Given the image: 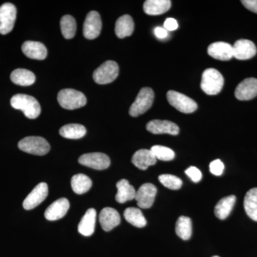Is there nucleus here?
Listing matches in <instances>:
<instances>
[{
  "label": "nucleus",
  "mask_w": 257,
  "mask_h": 257,
  "mask_svg": "<svg viewBox=\"0 0 257 257\" xmlns=\"http://www.w3.org/2000/svg\"><path fill=\"white\" fill-rule=\"evenodd\" d=\"M235 202H236V197L234 195L222 198L214 208V214L216 217L221 220L226 219L232 211Z\"/></svg>",
  "instance_id": "obj_25"
},
{
  "label": "nucleus",
  "mask_w": 257,
  "mask_h": 257,
  "mask_svg": "<svg viewBox=\"0 0 257 257\" xmlns=\"http://www.w3.org/2000/svg\"><path fill=\"white\" fill-rule=\"evenodd\" d=\"M157 192V187L150 183L144 184L136 192L135 199L142 209H150L153 205Z\"/></svg>",
  "instance_id": "obj_12"
},
{
  "label": "nucleus",
  "mask_w": 257,
  "mask_h": 257,
  "mask_svg": "<svg viewBox=\"0 0 257 257\" xmlns=\"http://www.w3.org/2000/svg\"><path fill=\"white\" fill-rule=\"evenodd\" d=\"M119 71V66L116 62L106 61L94 71L93 79L99 84H109L118 77Z\"/></svg>",
  "instance_id": "obj_6"
},
{
  "label": "nucleus",
  "mask_w": 257,
  "mask_h": 257,
  "mask_svg": "<svg viewBox=\"0 0 257 257\" xmlns=\"http://www.w3.org/2000/svg\"><path fill=\"white\" fill-rule=\"evenodd\" d=\"M87 133L86 128L82 124H69L64 125L60 130L61 136L70 140H79Z\"/></svg>",
  "instance_id": "obj_29"
},
{
  "label": "nucleus",
  "mask_w": 257,
  "mask_h": 257,
  "mask_svg": "<svg viewBox=\"0 0 257 257\" xmlns=\"http://www.w3.org/2000/svg\"><path fill=\"white\" fill-rule=\"evenodd\" d=\"M61 31L64 38L72 39L76 34L77 23L73 17L71 15H64L60 20Z\"/></svg>",
  "instance_id": "obj_32"
},
{
  "label": "nucleus",
  "mask_w": 257,
  "mask_h": 257,
  "mask_svg": "<svg viewBox=\"0 0 257 257\" xmlns=\"http://www.w3.org/2000/svg\"><path fill=\"white\" fill-rule=\"evenodd\" d=\"M164 27L167 32L175 31V30L178 29V23L177 20L174 18H167L165 20V24H164Z\"/></svg>",
  "instance_id": "obj_37"
},
{
  "label": "nucleus",
  "mask_w": 257,
  "mask_h": 257,
  "mask_svg": "<svg viewBox=\"0 0 257 257\" xmlns=\"http://www.w3.org/2000/svg\"><path fill=\"white\" fill-rule=\"evenodd\" d=\"M155 34L157 38L165 39L168 35V32L163 28H156L155 29Z\"/></svg>",
  "instance_id": "obj_39"
},
{
  "label": "nucleus",
  "mask_w": 257,
  "mask_h": 257,
  "mask_svg": "<svg viewBox=\"0 0 257 257\" xmlns=\"http://www.w3.org/2000/svg\"><path fill=\"white\" fill-rule=\"evenodd\" d=\"M171 5L170 0H147L144 4L143 9L147 15H160L168 11Z\"/></svg>",
  "instance_id": "obj_24"
},
{
  "label": "nucleus",
  "mask_w": 257,
  "mask_h": 257,
  "mask_svg": "<svg viewBox=\"0 0 257 257\" xmlns=\"http://www.w3.org/2000/svg\"><path fill=\"white\" fill-rule=\"evenodd\" d=\"M17 18V9L12 3L0 7V34L7 35L13 30Z\"/></svg>",
  "instance_id": "obj_8"
},
{
  "label": "nucleus",
  "mask_w": 257,
  "mask_h": 257,
  "mask_svg": "<svg viewBox=\"0 0 257 257\" xmlns=\"http://www.w3.org/2000/svg\"><path fill=\"white\" fill-rule=\"evenodd\" d=\"M99 220L102 229L104 231H109L120 224L121 218L119 212L116 209L106 207L101 211Z\"/></svg>",
  "instance_id": "obj_18"
},
{
  "label": "nucleus",
  "mask_w": 257,
  "mask_h": 257,
  "mask_svg": "<svg viewBox=\"0 0 257 257\" xmlns=\"http://www.w3.org/2000/svg\"><path fill=\"white\" fill-rule=\"evenodd\" d=\"M176 233L181 239L188 240L192 234V223L190 218L182 216L176 223Z\"/></svg>",
  "instance_id": "obj_31"
},
{
  "label": "nucleus",
  "mask_w": 257,
  "mask_h": 257,
  "mask_svg": "<svg viewBox=\"0 0 257 257\" xmlns=\"http://www.w3.org/2000/svg\"><path fill=\"white\" fill-rule=\"evenodd\" d=\"M154 99L155 93L151 88H143L139 92L135 102L130 106V114L134 117L143 114L151 108Z\"/></svg>",
  "instance_id": "obj_5"
},
{
  "label": "nucleus",
  "mask_w": 257,
  "mask_h": 257,
  "mask_svg": "<svg viewBox=\"0 0 257 257\" xmlns=\"http://www.w3.org/2000/svg\"><path fill=\"white\" fill-rule=\"evenodd\" d=\"M147 131L155 135L169 134L177 135L179 133V126L175 123L167 120H152L147 124Z\"/></svg>",
  "instance_id": "obj_15"
},
{
  "label": "nucleus",
  "mask_w": 257,
  "mask_h": 257,
  "mask_svg": "<svg viewBox=\"0 0 257 257\" xmlns=\"http://www.w3.org/2000/svg\"><path fill=\"white\" fill-rule=\"evenodd\" d=\"M212 257H219V256H212Z\"/></svg>",
  "instance_id": "obj_40"
},
{
  "label": "nucleus",
  "mask_w": 257,
  "mask_h": 257,
  "mask_svg": "<svg viewBox=\"0 0 257 257\" xmlns=\"http://www.w3.org/2000/svg\"><path fill=\"white\" fill-rule=\"evenodd\" d=\"M207 52L209 56L218 60L228 61L234 57L233 46L226 42H214L208 47Z\"/></svg>",
  "instance_id": "obj_17"
},
{
  "label": "nucleus",
  "mask_w": 257,
  "mask_h": 257,
  "mask_svg": "<svg viewBox=\"0 0 257 257\" xmlns=\"http://www.w3.org/2000/svg\"><path fill=\"white\" fill-rule=\"evenodd\" d=\"M224 83V77L219 71L209 68L203 72L201 88L208 95H216L221 92Z\"/></svg>",
  "instance_id": "obj_2"
},
{
  "label": "nucleus",
  "mask_w": 257,
  "mask_h": 257,
  "mask_svg": "<svg viewBox=\"0 0 257 257\" xmlns=\"http://www.w3.org/2000/svg\"><path fill=\"white\" fill-rule=\"evenodd\" d=\"M132 162L140 170H146L149 167L157 163V159L151 150H140L134 154Z\"/></svg>",
  "instance_id": "obj_20"
},
{
  "label": "nucleus",
  "mask_w": 257,
  "mask_h": 257,
  "mask_svg": "<svg viewBox=\"0 0 257 257\" xmlns=\"http://www.w3.org/2000/svg\"><path fill=\"white\" fill-rule=\"evenodd\" d=\"M135 29L133 19L128 15L120 17L115 25V33L120 39L131 36Z\"/></svg>",
  "instance_id": "obj_23"
},
{
  "label": "nucleus",
  "mask_w": 257,
  "mask_h": 257,
  "mask_svg": "<svg viewBox=\"0 0 257 257\" xmlns=\"http://www.w3.org/2000/svg\"><path fill=\"white\" fill-rule=\"evenodd\" d=\"M10 104L15 109L23 111L29 119H36L41 113L40 103L33 96L18 94L12 97Z\"/></svg>",
  "instance_id": "obj_1"
},
{
  "label": "nucleus",
  "mask_w": 257,
  "mask_h": 257,
  "mask_svg": "<svg viewBox=\"0 0 257 257\" xmlns=\"http://www.w3.org/2000/svg\"><path fill=\"white\" fill-rule=\"evenodd\" d=\"M256 47L253 42L248 40H239L233 46L234 57L239 60H247L256 55Z\"/></svg>",
  "instance_id": "obj_14"
},
{
  "label": "nucleus",
  "mask_w": 257,
  "mask_h": 257,
  "mask_svg": "<svg viewBox=\"0 0 257 257\" xmlns=\"http://www.w3.org/2000/svg\"><path fill=\"white\" fill-rule=\"evenodd\" d=\"M57 100L62 108L69 110L79 109L87 104V98L82 92L73 89H64L59 92Z\"/></svg>",
  "instance_id": "obj_3"
},
{
  "label": "nucleus",
  "mask_w": 257,
  "mask_h": 257,
  "mask_svg": "<svg viewBox=\"0 0 257 257\" xmlns=\"http://www.w3.org/2000/svg\"><path fill=\"white\" fill-rule=\"evenodd\" d=\"M245 211L252 220L257 221V188L248 191L243 201Z\"/></svg>",
  "instance_id": "obj_27"
},
{
  "label": "nucleus",
  "mask_w": 257,
  "mask_h": 257,
  "mask_svg": "<svg viewBox=\"0 0 257 257\" xmlns=\"http://www.w3.org/2000/svg\"><path fill=\"white\" fill-rule=\"evenodd\" d=\"M69 202L66 198H60L49 206L45 212V218L49 221L62 219L69 210Z\"/></svg>",
  "instance_id": "obj_16"
},
{
  "label": "nucleus",
  "mask_w": 257,
  "mask_h": 257,
  "mask_svg": "<svg viewBox=\"0 0 257 257\" xmlns=\"http://www.w3.org/2000/svg\"><path fill=\"white\" fill-rule=\"evenodd\" d=\"M186 175L192 179L193 182H199L202 178V172L195 167H190L185 171Z\"/></svg>",
  "instance_id": "obj_36"
},
{
  "label": "nucleus",
  "mask_w": 257,
  "mask_h": 257,
  "mask_svg": "<svg viewBox=\"0 0 257 257\" xmlns=\"http://www.w3.org/2000/svg\"><path fill=\"white\" fill-rule=\"evenodd\" d=\"M117 193L115 196V199L117 202L123 204L128 201L135 199L136 190L133 185L128 183L126 179H121L116 183Z\"/></svg>",
  "instance_id": "obj_22"
},
{
  "label": "nucleus",
  "mask_w": 257,
  "mask_h": 257,
  "mask_svg": "<svg viewBox=\"0 0 257 257\" xmlns=\"http://www.w3.org/2000/svg\"><path fill=\"white\" fill-rule=\"evenodd\" d=\"M150 150L157 160L171 161L174 160L175 157V152L169 147L155 145Z\"/></svg>",
  "instance_id": "obj_33"
},
{
  "label": "nucleus",
  "mask_w": 257,
  "mask_h": 257,
  "mask_svg": "<svg viewBox=\"0 0 257 257\" xmlns=\"http://www.w3.org/2000/svg\"><path fill=\"white\" fill-rule=\"evenodd\" d=\"M124 216L128 223L136 227L143 228L146 226V219L142 211L138 208L130 207L125 209Z\"/></svg>",
  "instance_id": "obj_30"
},
{
  "label": "nucleus",
  "mask_w": 257,
  "mask_h": 257,
  "mask_svg": "<svg viewBox=\"0 0 257 257\" xmlns=\"http://www.w3.org/2000/svg\"><path fill=\"white\" fill-rule=\"evenodd\" d=\"M159 180L162 185L172 190H177L182 186V179L175 175H162L159 177Z\"/></svg>",
  "instance_id": "obj_34"
},
{
  "label": "nucleus",
  "mask_w": 257,
  "mask_h": 257,
  "mask_svg": "<svg viewBox=\"0 0 257 257\" xmlns=\"http://www.w3.org/2000/svg\"><path fill=\"white\" fill-rule=\"evenodd\" d=\"M10 79L15 84L27 87L33 84L36 77L31 71L25 69H17L12 72Z\"/></svg>",
  "instance_id": "obj_26"
},
{
  "label": "nucleus",
  "mask_w": 257,
  "mask_h": 257,
  "mask_svg": "<svg viewBox=\"0 0 257 257\" xmlns=\"http://www.w3.org/2000/svg\"><path fill=\"white\" fill-rule=\"evenodd\" d=\"M20 150L34 155H47L50 150V145L45 139L41 137H28L18 143Z\"/></svg>",
  "instance_id": "obj_4"
},
{
  "label": "nucleus",
  "mask_w": 257,
  "mask_h": 257,
  "mask_svg": "<svg viewBox=\"0 0 257 257\" xmlns=\"http://www.w3.org/2000/svg\"><path fill=\"white\" fill-rule=\"evenodd\" d=\"M241 3L246 9L257 14V0H242Z\"/></svg>",
  "instance_id": "obj_38"
},
{
  "label": "nucleus",
  "mask_w": 257,
  "mask_h": 257,
  "mask_svg": "<svg viewBox=\"0 0 257 257\" xmlns=\"http://www.w3.org/2000/svg\"><path fill=\"white\" fill-rule=\"evenodd\" d=\"M167 97L171 105L181 112L190 114L197 109L196 101L182 93L170 90L167 92Z\"/></svg>",
  "instance_id": "obj_7"
},
{
  "label": "nucleus",
  "mask_w": 257,
  "mask_h": 257,
  "mask_svg": "<svg viewBox=\"0 0 257 257\" xmlns=\"http://www.w3.org/2000/svg\"><path fill=\"white\" fill-rule=\"evenodd\" d=\"M236 99L241 101L250 100L257 96V79L250 77L240 82L235 90Z\"/></svg>",
  "instance_id": "obj_13"
},
{
  "label": "nucleus",
  "mask_w": 257,
  "mask_h": 257,
  "mask_svg": "<svg viewBox=\"0 0 257 257\" xmlns=\"http://www.w3.org/2000/svg\"><path fill=\"white\" fill-rule=\"evenodd\" d=\"M71 185L74 192L77 194H83L91 189L92 182L91 179L87 175L78 174L72 177Z\"/></svg>",
  "instance_id": "obj_28"
},
{
  "label": "nucleus",
  "mask_w": 257,
  "mask_h": 257,
  "mask_svg": "<svg viewBox=\"0 0 257 257\" xmlns=\"http://www.w3.org/2000/svg\"><path fill=\"white\" fill-rule=\"evenodd\" d=\"M96 211L94 209H89L81 219L78 226V231L83 236H89L93 234L95 229Z\"/></svg>",
  "instance_id": "obj_21"
},
{
  "label": "nucleus",
  "mask_w": 257,
  "mask_h": 257,
  "mask_svg": "<svg viewBox=\"0 0 257 257\" xmlns=\"http://www.w3.org/2000/svg\"><path fill=\"white\" fill-rule=\"evenodd\" d=\"M101 17L96 11L88 13L83 26V35L88 40H94L100 35L101 30Z\"/></svg>",
  "instance_id": "obj_10"
},
{
  "label": "nucleus",
  "mask_w": 257,
  "mask_h": 257,
  "mask_svg": "<svg viewBox=\"0 0 257 257\" xmlns=\"http://www.w3.org/2000/svg\"><path fill=\"white\" fill-rule=\"evenodd\" d=\"M209 169L211 174L215 176H220L224 172V165L220 160L213 161L209 165Z\"/></svg>",
  "instance_id": "obj_35"
},
{
  "label": "nucleus",
  "mask_w": 257,
  "mask_h": 257,
  "mask_svg": "<svg viewBox=\"0 0 257 257\" xmlns=\"http://www.w3.org/2000/svg\"><path fill=\"white\" fill-rule=\"evenodd\" d=\"M22 50L27 57L33 60H42L47 57L46 47L41 42L27 41L24 42Z\"/></svg>",
  "instance_id": "obj_19"
},
{
  "label": "nucleus",
  "mask_w": 257,
  "mask_h": 257,
  "mask_svg": "<svg viewBox=\"0 0 257 257\" xmlns=\"http://www.w3.org/2000/svg\"><path fill=\"white\" fill-rule=\"evenodd\" d=\"M48 195V185L45 182L37 184L23 202L24 209L31 210L40 205Z\"/></svg>",
  "instance_id": "obj_11"
},
{
  "label": "nucleus",
  "mask_w": 257,
  "mask_h": 257,
  "mask_svg": "<svg viewBox=\"0 0 257 257\" xmlns=\"http://www.w3.org/2000/svg\"><path fill=\"white\" fill-rule=\"evenodd\" d=\"M79 164L96 170H106L110 166V160L105 154L94 152L83 155L79 158Z\"/></svg>",
  "instance_id": "obj_9"
}]
</instances>
